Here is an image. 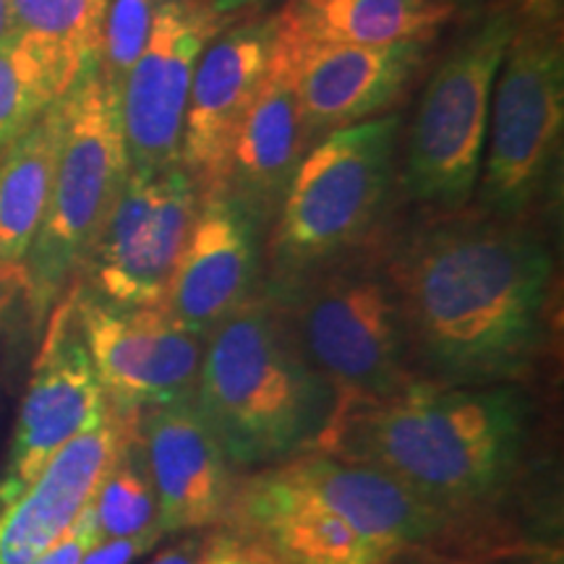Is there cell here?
Returning <instances> with one entry per match:
<instances>
[{"label": "cell", "instance_id": "obj_1", "mask_svg": "<svg viewBox=\"0 0 564 564\" xmlns=\"http://www.w3.org/2000/svg\"><path fill=\"white\" fill-rule=\"evenodd\" d=\"M415 377L520 384L546 343L556 262L528 220L442 215L384 246Z\"/></svg>", "mask_w": 564, "mask_h": 564}, {"label": "cell", "instance_id": "obj_2", "mask_svg": "<svg viewBox=\"0 0 564 564\" xmlns=\"http://www.w3.org/2000/svg\"><path fill=\"white\" fill-rule=\"evenodd\" d=\"M533 403L520 384L413 382L337 411L324 453L366 463L460 523L489 512L525 465Z\"/></svg>", "mask_w": 564, "mask_h": 564}, {"label": "cell", "instance_id": "obj_3", "mask_svg": "<svg viewBox=\"0 0 564 564\" xmlns=\"http://www.w3.org/2000/svg\"><path fill=\"white\" fill-rule=\"evenodd\" d=\"M194 403L238 474L319 449L340 408L262 291L207 335Z\"/></svg>", "mask_w": 564, "mask_h": 564}, {"label": "cell", "instance_id": "obj_4", "mask_svg": "<svg viewBox=\"0 0 564 564\" xmlns=\"http://www.w3.org/2000/svg\"><path fill=\"white\" fill-rule=\"evenodd\" d=\"M262 293L301 356L333 384L337 411L419 382L382 243L280 285L262 282Z\"/></svg>", "mask_w": 564, "mask_h": 564}, {"label": "cell", "instance_id": "obj_5", "mask_svg": "<svg viewBox=\"0 0 564 564\" xmlns=\"http://www.w3.org/2000/svg\"><path fill=\"white\" fill-rule=\"evenodd\" d=\"M398 139L400 116L390 112L308 147L267 230L264 285L303 278L379 246Z\"/></svg>", "mask_w": 564, "mask_h": 564}, {"label": "cell", "instance_id": "obj_6", "mask_svg": "<svg viewBox=\"0 0 564 564\" xmlns=\"http://www.w3.org/2000/svg\"><path fill=\"white\" fill-rule=\"evenodd\" d=\"M61 150L51 199L21 267V299L37 333L79 278L129 175L118 97L105 84L97 61L61 97Z\"/></svg>", "mask_w": 564, "mask_h": 564}, {"label": "cell", "instance_id": "obj_7", "mask_svg": "<svg viewBox=\"0 0 564 564\" xmlns=\"http://www.w3.org/2000/svg\"><path fill=\"white\" fill-rule=\"evenodd\" d=\"M514 30L512 6L486 11L434 70L408 126L403 186L440 215L460 212L476 192L494 82Z\"/></svg>", "mask_w": 564, "mask_h": 564}, {"label": "cell", "instance_id": "obj_8", "mask_svg": "<svg viewBox=\"0 0 564 564\" xmlns=\"http://www.w3.org/2000/svg\"><path fill=\"white\" fill-rule=\"evenodd\" d=\"M564 129V51L552 13L518 11L494 82L478 186L481 212L528 220L552 178Z\"/></svg>", "mask_w": 564, "mask_h": 564}, {"label": "cell", "instance_id": "obj_9", "mask_svg": "<svg viewBox=\"0 0 564 564\" xmlns=\"http://www.w3.org/2000/svg\"><path fill=\"white\" fill-rule=\"evenodd\" d=\"M199 202L181 162L129 171L74 282L116 306H162Z\"/></svg>", "mask_w": 564, "mask_h": 564}, {"label": "cell", "instance_id": "obj_10", "mask_svg": "<svg viewBox=\"0 0 564 564\" xmlns=\"http://www.w3.org/2000/svg\"><path fill=\"white\" fill-rule=\"evenodd\" d=\"M82 335L110 408L141 413L194 400L204 340L162 306H116L70 285Z\"/></svg>", "mask_w": 564, "mask_h": 564}, {"label": "cell", "instance_id": "obj_11", "mask_svg": "<svg viewBox=\"0 0 564 564\" xmlns=\"http://www.w3.org/2000/svg\"><path fill=\"white\" fill-rule=\"evenodd\" d=\"M230 19L212 0H162L144 53L118 95L129 171L152 173L178 165L196 66L209 42L232 24Z\"/></svg>", "mask_w": 564, "mask_h": 564}, {"label": "cell", "instance_id": "obj_12", "mask_svg": "<svg viewBox=\"0 0 564 564\" xmlns=\"http://www.w3.org/2000/svg\"><path fill=\"white\" fill-rule=\"evenodd\" d=\"M105 408L108 400L68 288L42 324V343L0 474V507L17 499L70 440L100 419Z\"/></svg>", "mask_w": 564, "mask_h": 564}, {"label": "cell", "instance_id": "obj_13", "mask_svg": "<svg viewBox=\"0 0 564 564\" xmlns=\"http://www.w3.org/2000/svg\"><path fill=\"white\" fill-rule=\"evenodd\" d=\"M274 45L291 63L308 147L337 129L384 116L426 58V42L390 47L301 37L274 19Z\"/></svg>", "mask_w": 564, "mask_h": 564}, {"label": "cell", "instance_id": "obj_14", "mask_svg": "<svg viewBox=\"0 0 564 564\" xmlns=\"http://www.w3.org/2000/svg\"><path fill=\"white\" fill-rule=\"evenodd\" d=\"M274 19L228 24L196 66L181 139V165L202 199L225 194L230 158L270 66Z\"/></svg>", "mask_w": 564, "mask_h": 564}, {"label": "cell", "instance_id": "obj_15", "mask_svg": "<svg viewBox=\"0 0 564 564\" xmlns=\"http://www.w3.org/2000/svg\"><path fill=\"white\" fill-rule=\"evenodd\" d=\"M137 436L158 499L162 539L220 528L241 476L194 400L141 411Z\"/></svg>", "mask_w": 564, "mask_h": 564}, {"label": "cell", "instance_id": "obj_16", "mask_svg": "<svg viewBox=\"0 0 564 564\" xmlns=\"http://www.w3.org/2000/svg\"><path fill=\"white\" fill-rule=\"evenodd\" d=\"M280 465L295 484L398 562L449 546L465 528L366 463L312 449Z\"/></svg>", "mask_w": 564, "mask_h": 564}, {"label": "cell", "instance_id": "obj_17", "mask_svg": "<svg viewBox=\"0 0 564 564\" xmlns=\"http://www.w3.org/2000/svg\"><path fill=\"white\" fill-rule=\"evenodd\" d=\"M264 236L262 225L230 194L202 199L162 308L207 337L262 291Z\"/></svg>", "mask_w": 564, "mask_h": 564}, {"label": "cell", "instance_id": "obj_18", "mask_svg": "<svg viewBox=\"0 0 564 564\" xmlns=\"http://www.w3.org/2000/svg\"><path fill=\"white\" fill-rule=\"evenodd\" d=\"M220 528L280 564H398L295 484L282 465L238 478Z\"/></svg>", "mask_w": 564, "mask_h": 564}, {"label": "cell", "instance_id": "obj_19", "mask_svg": "<svg viewBox=\"0 0 564 564\" xmlns=\"http://www.w3.org/2000/svg\"><path fill=\"white\" fill-rule=\"evenodd\" d=\"M131 415L137 413L105 408L17 499L0 507V564H32L74 525L116 455Z\"/></svg>", "mask_w": 564, "mask_h": 564}, {"label": "cell", "instance_id": "obj_20", "mask_svg": "<svg viewBox=\"0 0 564 564\" xmlns=\"http://www.w3.org/2000/svg\"><path fill=\"white\" fill-rule=\"evenodd\" d=\"M306 152L308 133L291 63L272 40L262 87L232 147L225 194L241 204L267 232Z\"/></svg>", "mask_w": 564, "mask_h": 564}, {"label": "cell", "instance_id": "obj_21", "mask_svg": "<svg viewBox=\"0 0 564 564\" xmlns=\"http://www.w3.org/2000/svg\"><path fill=\"white\" fill-rule=\"evenodd\" d=\"M453 11L449 0H288L278 24L316 42L390 47L432 40Z\"/></svg>", "mask_w": 564, "mask_h": 564}, {"label": "cell", "instance_id": "obj_22", "mask_svg": "<svg viewBox=\"0 0 564 564\" xmlns=\"http://www.w3.org/2000/svg\"><path fill=\"white\" fill-rule=\"evenodd\" d=\"M61 100L0 154V272L21 280L51 199L61 150Z\"/></svg>", "mask_w": 564, "mask_h": 564}, {"label": "cell", "instance_id": "obj_23", "mask_svg": "<svg viewBox=\"0 0 564 564\" xmlns=\"http://www.w3.org/2000/svg\"><path fill=\"white\" fill-rule=\"evenodd\" d=\"M13 42L32 55L55 97L97 61L108 0H9Z\"/></svg>", "mask_w": 564, "mask_h": 564}, {"label": "cell", "instance_id": "obj_24", "mask_svg": "<svg viewBox=\"0 0 564 564\" xmlns=\"http://www.w3.org/2000/svg\"><path fill=\"white\" fill-rule=\"evenodd\" d=\"M139 413L126 423L116 455L89 499L97 539H137V535L160 533L158 499L147 470L144 455L137 436ZM162 535V533H160Z\"/></svg>", "mask_w": 564, "mask_h": 564}, {"label": "cell", "instance_id": "obj_25", "mask_svg": "<svg viewBox=\"0 0 564 564\" xmlns=\"http://www.w3.org/2000/svg\"><path fill=\"white\" fill-rule=\"evenodd\" d=\"M58 102L45 74L17 42L0 47V154Z\"/></svg>", "mask_w": 564, "mask_h": 564}, {"label": "cell", "instance_id": "obj_26", "mask_svg": "<svg viewBox=\"0 0 564 564\" xmlns=\"http://www.w3.org/2000/svg\"><path fill=\"white\" fill-rule=\"evenodd\" d=\"M162 0H108L97 66L112 95H121L126 76L144 53L154 13Z\"/></svg>", "mask_w": 564, "mask_h": 564}, {"label": "cell", "instance_id": "obj_27", "mask_svg": "<svg viewBox=\"0 0 564 564\" xmlns=\"http://www.w3.org/2000/svg\"><path fill=\"white\" fill-rule=\"evenodd\" d=\"M97 541L100 539H97L95 518H91V510L87 505L79 518L74 520V525H70L51 549H45L32 564H79L84 560V554H87Z\"/></svg>", "mask_w": 564, "mask_h": 564}, {"label": "cell", "instance_id": "obj_28", "mask_svg": "<svg viewBox=\"0 0 564 564\" xmlns=\"http://www.w3.org/2000/svg\"><path fill=\"white\" fill-rule=\"evenodd\" d=\"M199 564H280L262 549L251 546L249 541L238 539L236 533L225 528H212L207 533V546H204Z\"/></svg>", "mask_w": 564, "mask_h": 564}, {"label": "cell", "instance_id": "obj_29", "mask_svg": "<svg viewBox=\"0 0 564 564\" xmlns=\"http://www.w3.org/2000/svg\"><path fill=\"white\" fill-rule=\"evenodd\" d=\"M160 541H162L160 533L137 535V539L97 541V544L84 554V560L79 564H133L139 556L152 552Z\"/></svg>", "mask_w": 564, "mask_h": 564}, {"label": "cell", "instance_id": "obj_30", "mask_svg": "<svg viewBox=\"0 0 564 564\" xmlns=\"http://www.w3.org/2000/svg\"><path fill=\"white\" fill-rule=\"evenodd\" d=\"M207 533H186L178 541H173L171 546H165L158 556H152L147 564H199L204 546H207Z\"/></svg>", "mask_w": 564, "mask_h": 564}, {"label": "cell", "instance_id": "obj_31", "mask_svg": "<svg viewBox=\"0 0 564 564\" xmlns=\"http://www.w3.org/2000/svg\"><path fill=\"white\" fill-rule=\"evenodd\" d=\"M21 299V280L0 272V337H3L6 319H9L13 303Z\"/></svg>", "mask_w": 564, "mask_h": 564}, {"label": "cell", "instance_id": "obj_32", "mask_svg": "<svg viewBox=\"0 0 564 564\" xmlns=\"http://www.w3.org/2000/svg\"><path fill=\"white\" fill-rule=\"evenodd\" d=\"M215 3V9L220 13H228V17H236L238 11H246V9H253V6H262L267 0H212Z\"/></svg>", "mask_w": 564, "mask_h": 564}, {"label": "cell", "instance_id": "obj_33", "mask_svg": "<svg viewBox=\"0 0 564 564\" xmlns=\"http://www.w3.org/2000/svg\"><path fill=\"white\" fill-rule=\"evenodd\" d=\"M11 42H13V21H11L9 0H0V47L11 45Z\"/></svg>", "mask_w": 564, "mask_h": 564}, {"label": "cell", "instance_id": "obj_34", "mask_svg": "<svg viewBox=\"0 0 564 564\" xmlns=\"http://www.w3.org/2000/svg\"><path fill=\"white\" fill-rule=\"evenodd\" d=\"M183 3H207V0H183Z\"/></svg>", "mask_w": 564, "mask_h": 564}, {"label": "cell", "instance_id": "obj_35", "mask_svg": "<svg viewBox=\"0 0 564 564\" xmlns=\"http://www.w3.org/2000/svg\"><path fill=\"white\" fill-rule=\"evenodd\" d=\"M449 3H453V6H455V3H457V0H449Z\"/></svg>", "mask_w": 564, "mask_h": 564}]
</instances>
